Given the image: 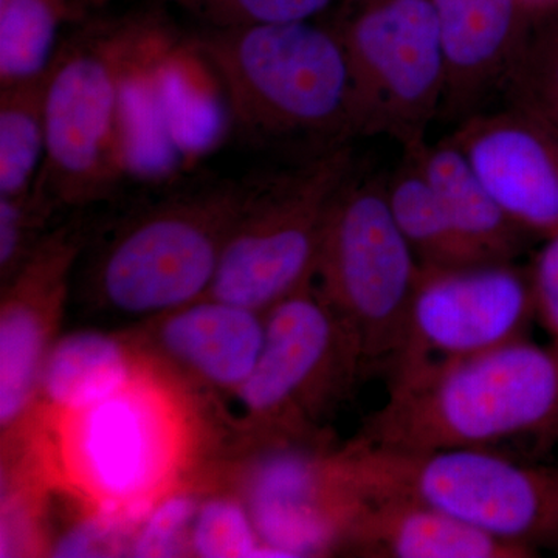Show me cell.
Masks as SVG:
<instances>
[{"label":"cell","instance_id":"cell-1","mask_svg":"<svg viewBox=\"0 0 558 558\" xmlns=\"http://www.w3.org/2000/svg\"><path fill=\"white\" fill-rule=\"evenodd\" d=\"M558 438V355L526 339L389 376L357 442L377 449H490Z\"/></svg>","mask_w":558,"mask_h":558},{"label":"cell","instance_id":"cell-2","mask_svg":"<svg viewBox=\"0 0 558 558\" xmlns=\"http://www.w3.org/2000/svg\"><path fill=\"white\" fill-rule=\"evenodd\" d=\"M201 50L250 138L319 153L359 137L351 73L332 25L211 28Z\"/></svg>","mask_w":558,"mask_h":558},{"label":"cell","instance_id":"cell-3","mask_svg":"<svg viewBox=\"0 0 558 558\" xmlns=\"http://www.w3.org/2000/svg\"><path fill=\"white\" fill-rule=\"evenodd\" d=\"M337 468L362 498H400L532 553L558 546V469L490 449L400 451L349 444Z\"/></svg>","mask_w":558,"mask_h":558},{"label":"cell","instance_id":"cell-4","mask_svg":"<svg viewBox=\"0 0 558 558\" xmlns=\"http://www.w3.org/2000/svg\"><path fill=\"white\" fill-rule=\"evenodd\" d=\"M154 27L109 25L58 49L46 73V160L35 190L53 204L81 205L112 189L124 170L128 78Z\"/></svg>","mask_w":558,"mask_h":558},{"label":"cell","instance_id":"cell-5","mask_svg":"<svg viewBox=\"0 0 558 558\" xmlns=\"http://www.w3.org/2000/svg\"><path fill=\"white\" fill-rule=\"evenodd\" d=\"M54 416L62 475L90 508L140 521L170 494L189 449V422L149 371L89 409Z\"/></svg>","mask_w":558,"mask_h":558},{"label":"cell","instance_id":"cell-6","mask_svg":"<svg viewBox=\"0 0 558 558\" xmlns=\"http://www.w3.org/2000/svg\"><path fill=\"white\" fill-rule=\"evenodd\" d=\"M421 264L389 208L387 179L354 171L333 197L319 245L317 292L348 330L363 368H391Z\"/></svg>","mask_w":558,"mask_h":558},{"label":"cell","instance_id":"cell-7","mask_svg":"<svg viewBox=\"0 0 558 558\" xmlns=\"http://www.w3.org/2000/svg\"><path fill=\"white\" fill-rule=\"evenodd\" d=\"M354 168L343 145L250 183L207 296L266 314L311 286L326 216Z\"/></svg>","mask_w":558,"mask_h":558},{"label":"cell","instance_id":"cell-8","mask_svg":"<svg viewBox=\"0 0 558 558\" xmlns=\"http://www.w3.org/2000/svg\"><path fill=\"white\" fill-rule=\"evenodd\" d=\"M250 183L182 191L128 222L102 250L95 282L121 314H170L208 295Z\"/></svg>","mask_w":558,"mask_h":558},{"label":"cell","instance_id":"cell-9","mask_svg":"<svg viewBox=\"0 0 558 558\" xmlns=\"http://www.w3.org/2000/svg\"><path fill=\"white\" fill-rule=\"evenodd\" d=\"M351 73L357 135L427 142L446 65L433 0H341L332 22Z\"/></svg>","mask_w":558,"mask_h":558},{"label":"cell","instance_id":"cell-10","mask_svg":"<svg viewBox=\"0 0 558 558\" xmlns=\"http://www.w3.org/2000/svg\"><path fill=\"white\" fill-rule=\"evenodd\" d=\"M363 373L348 330L307 286L266 312L258 362L238 398L270 442H296L307 424Z\"/></svg>","mask_w":558,"mask_h":558},{"label":"cell","instance_id":"cell-11","mask_svg":"<svg viewBox=\"0 0 558 558\" xmlns=\"http://www.w3.org/2000/svg\"><path fill=\"white\" fill-rule=\"evenodd\" d=\"M537 318L531 274L508 263L421 267L389 376L526 339Z\"/></svg>","mask_w":558,"mask_h":558},{"label":"cell","instance_id":"cell-12","mask_svg":"<svg viewBox=\"0 0 558 558\" xmlns=\"http://www.w3.org/2000/svg\"><path fill=\"white\" fill-rule=\"evenodd\" d=\"M362 502L333 454L311 453L296 442L269 444L245 484V506L264 546L260 557L339 549Z\"/></svg>","mask_w":558,"mask_h":558},{"label":"cell","instance_id":"cell-13","mask_svg":"<svg viewBox=\"0 0 558 558\" xmlns=\"http://www.w3.org/2000/svg\"><path fill=\"white\" fill-rule=\"evenodd\" d=\"M502 211L527 234H558V132L508 105L459 124L450 137Z\"/></svg>","mask_w":558,"mask_h":558},{"label":"cell","instance_id":"cell-14","mask_svg":"<svg viewBox=\"0 0 558 558\" xmlns=\"http://www.w3.org/2000/svg\"><path fill=\"white\" fill-rule=\"evenodd\" d=\"M78 247L68 231L39 242L9 279L0 317V424H17L39 391L51 323Z\"/></svg>","mask_w":558,"mask_h":558},{"label":"cell","instance_id":"cell-15","mask_svg":"<svg viewBox=\"0 0 558 558\" xmlns=\"http://www.w3.org/2000/svg\"><path fill=\"white\" fill-rule=\"evenodd\" d=\"M446 65L440 113L464 121L508 87L531 22L524 0H433Z\"/></svg>","mask_w":558,"mask_h":558},{"label":"cell","instance_id":"cell-16","mask_svg":"<svg viewBox=\"0 0 558 558\" xmlns=\"http://www.w3.org/2000/svg\"><path fill=\"white\" fill-rule=\"evenodd\" d=\"M340 550L377 558H529L520 546L490 537L446 513L400 498H363Z\"/></svg>","mask_w":558,"mask_h":558},{"label":"cell","instance_id":"cell-17","mask_svg":"<svg viewBox=\"0 0 558 558\" xmlns=\"http://www.w3.org/2000/svg\"><path fill=\"white\" fill-rule=\"evenodd\" d=\"M263 312L204 296L172 311L159 326L168 357L199 379L238 391L258 362Z\"/></svg>","mask_w":558,"mask_h":558},{"label":"cell","instance_id":"cell-18","mask_svg":"<svg viewBox=\"0 0 558 558\" xmlns=\"http://www.w3.org/2000/svg\"><path fill=\"white\" fill-rule=\"evenodd\" d=\"M416 159L454 229L486 263L513 260L526 231L502 211L451 138L405 149Z\"/></svg>","mask_w":558,"mask_h":558},{"label":"cell","instance_id":"cell-19","mask_svg":"<svg viewBox=\"0 0 558 558\" xmlns=\"http://www.w3.org/2000/svg\"><path fill=\"white\" fill-rule=\"evenodd\" d=\"M143 369L119 337L78 330L50 347L39 392L54 414L75 413L117 395Z\"/></svg>","mask_w":558,"mask_h":558},{"label":"cell","instance_id":"cell-20","mask_svg":"<svg viewBox=\"0 0 558 558\" xmlns=\"http://www.w3.org/2000/svg\"><path fill=\"white\" fill-rule=\"evenodd\" d=\"M405 156L387 179L389 208L421 267L486 263L454 229L416 159Z\"/></svg>","mask_w":558,"mask_h":558},{"label":"cell","instance_id":"cell-21","mask_svg":"<svg viewBox=\"0 0 558 558\" xmlns=\"http://www.w3.org/2000/svg\"><path fill=\"white\" fill-rule=\"evenodd\" d=\"M44 90L46 75L0 87V197L24 196L38 182L47 143Z\"/></svg>","mask_w":558,"mask_h":558},{"label":"cell","instance_id":"cell-22","mask_svg":"<svg viewBox=\"0 0 558 558\" xmlns=\"http://www.w3.org/2000/svg\"><path fill=\"white\" fill-rule=\"evenodd\" d=\"M70 0H0V87L46 75Z\"/></svg>","mask_w":558,"mask_h":558},{"label":"cell","instance_id":"cell-23","mask_svg":"<svg viewBox=\"0 0 558 558\" xmlns=\"http://www.w3.org/2000/svg\"><path fill=\"white\" fill-rule=\"evenodd\" d=\"M505 94L558 132V14L531 24Z\"/></svg>","mask_w":558,"mask_h":558},{"label":"cell","instance_id":"cell-24","mask_svg":"<svg viewBox=\"0 0 558 558\" xmlns=\"http://www.w3.org/2000/svg\"><path fill=\"white\" fill-rule=\"evenodd\" d=\"M263 549L245 502L227 497L201 502L191 527L190 553L193 556L260 557Z\"/></svg>","mask_w":558,"mask_h":558},{"label":"cell","instance_id":"cell-25","mask_svg":"<svg viewBox=\"0 0 558 558\" xmlns=\"http://www.w3.org/2000/svg\"><path fill=\"white\" fill-rule=\"evenodd\" d=\"M209 28L252 27L317 21L341 0H171Z\"/></svg>","mask_w":558,"mask_h":558},{"label":"cell","instance_id":"cell-26","mask_svg":"<svg viewBox=\"0 0 558 558\" xmlns=\"http://www.w3.org/2000/svg\"><path fill=\"white\" fill-rule=\"evenodd\" d=\"M199 499L185 492H170L145 513L132 534L134 557H178L190 553L191 527Z\"/></svg>","mask_w":558,"mask_h":558},{"label":"cell","instance_id":"cell-27","mask_svg":"<svg viewBox=\"0 0 558 558\" xmlns=\"http://www.w3.org/2000/svg\"><path fill=\"white\" fill-rule=\"evenodd\" d=\"M50 205L36 190L24 196L0 197V271L7 281L38 247L40 241L33 238L44 209Z\"/></svg>","mask_w":558,"mask_h":558},{"label":"cell","instance_id":"cell-28","mask_svg":"<svg viewBox=\"0 0 558 558\" xmlns=\"http://www.w3.org/2000/svg\"><path fill=\"white\" fill-rule=\"evenodd\" d=\"M535 311L558 355V234L546 240L531 271Z\"/></svg>","mask_w":558,"mask_h":558},{"label":"cell","instance_id":"cell-29","mask_svg":"<svg viewBox=\"0 0 558 558\" xmlns=\"http://www.w3.org/2000/svg\"><path fill=\"white\" fill-rule=\"evenodd\" d=\"M527 7H550L558 3V0H524Z\"/></svg>","mask_w":558,"mask_h":558}]
</instances>
